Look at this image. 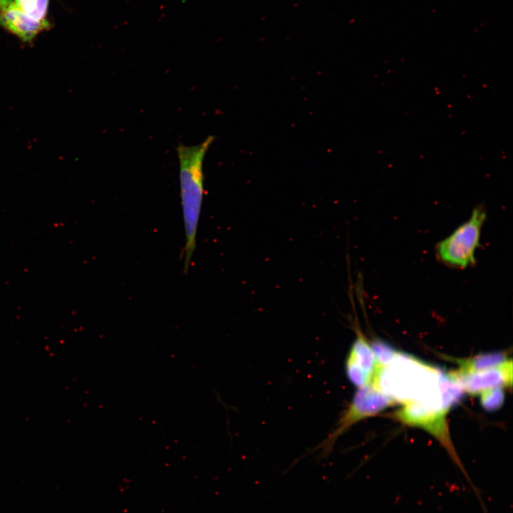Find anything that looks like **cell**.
<instances>
[{
	"mask_svg": "<svg viewBox=\"0 0 513 513\" xmlns=\"http://www.w3.org/2000/svg\"><path fill=\"white\" fill-rule=\"evenodd\" d=\"M0 26L24 43H31L51 27L49 21L38 22L26 15L14 0H0Z\"/></svg>",
	"mask_w": 513,
	"mask_h": 513,
	"instance_id": "7",
	"label": "cell"
},
{
	"mask_svg": "<svg viewBox=\"0 0 513 513\" xmlns=\"http://www.w3.org/2000/svg\"><path fill=\"white\" fill-rule=\"evenodd\" d=\"M505 394L503 387L487 389L480 393V403L487 411H494L504 404Z\"/></svg>",
	"mask_w": 513,
	"mask_h": 513,
	"instance_id": "11",
	"label": "cell"
},
{
	"mask_svg": "<svg viewBox=\"0 0 513 513\" xmlns=\"http://www.w3.org/2000/svg\"><path fill=\"white\" fill-rule=\"evenodd\" d=\"M213 140V136H209L197 145L179 144L177 147L185 232V270L188 269L196 247L197 228L204 193L202 165Z\"/></svg>",
	"mask_w": 513,
	"mask_h": 513,
	"instance_id": "1",
	"label": "cell"
},
{
	"mask_svg": "<svg viewBox=\"0 0 513 513\" xmlns=\"http://www.w3.org/2000/svg\"><path fill=\"white\" fill-rule=\"evenodd\" d=\"M486 217L484 207L477 206L466 222L436 244L435 255L438 261L456 269L473 266Z\"/></svg>",
	"mask_w": 513,
	"mask_h": 513,
	"instance_id": "3",
	"label": "cell"
},
{
	"mask_svg": "<svg viewBox=\"0 0 513 513\" xmlns=\"http://www.w3.org/2000/svg\"><path fill=\"white\" fill-rule=\"evenodd\" d=\"M508 360L507 352L480 353L472 358L458 361L457 374L472 373L497 366Z\"/></svg>",
	"mask_w": 513,
	"mask_h": 513,
	"instance_id": "8",
	"label": "cell"
},
{
	"mask_svg": "<svg viewBox=\"0 0 513 513\" xmlns=\"http://www.w3.org/2000/svg\"><path fill=\"white\" fill-rule=\"evenodd\" d=\"M16 5L28 17L38 22L48 21L49 0H14Z\"/></svg>",
	"mask_w": 513,
	"mask_h": 513,
	"instance_id": "9",
	"label": "cell"
},
{
	"mask_svg": "<svg viewBox=\"0 0 513 513\" xmlns=\"http://www.w3.org/2000/svg\"><path fill=\"white\" fill-rule=\"evenodd\" d=\"M370 343L377 366L380 368L388 366L400 354L393 346L382 340L375 338Z\"/></svg>",
	"mask_w": 513,
	"mask_h": 513,
	"instance_id": "10",
	"label": "cell"
},
{
	"mask_svg": "<svg viewBox=\"0 0 513 513\" xmlns=\"http://www.w3.org/2000/svg\"><path fill=\"white\" fill-rule=\"evenodd\" d=\"M356 337L353 341L346 360V373L348 380L360 388L370 383L376 372L377 366L370 342L356 325Z\"/></svg>",
	"mask_w": 513,
	"mask_h": 513,
	"instance_id": "5",
	"label": "cell"
},
{
	"mask_svg": "<svg viewBox=\"0 0 513 513\" xmlns=\"http://www.w3.org/2000/svg\"><path fill=\"white\" fill-rule=\"evenodd\" d=\"M450 406L443 399L442 392L423 400L405 403L395 417L404 424L421 428L432 434L445 448L452 462L470 483L479 502L482 500L480 489L472 482L452 442L446 415Z\"/></svg>",
	"mask_w": 513,
	"mask_h": 513,
	"instance_id": "2",
	"label": "cell"
},
{
	"mask_svg": "<svg viewBox=\"0 0 513 513\" xmlns=\"http://www.w3.org/2000/svg\"><path fill=\"white\" fill-rule=\"evenodd\" d=\"M394 403L395 401L387 395L374 380L358 388L351 403L342 414L335 428L318 447L322 450L323 455L330 453L337 439L348 428L362 420L376 415Z\"/></svg>",
	"mask_w": 513,
	"mask_h": 513,
	"instance_id": "4",
	"label": "cell"
},
{
	"mask_svg": "<svg viewBox=\"0 0 513 513\" xmlns=\"http://www.w3.org/2000/svg\"><path fill=\"white\" fill-rule=\"evenodd\" d=\"M448 375L461 386L464 392L472 395L495 387L511 388L512 361L508 359L497 366L472 373L461 375L452 371Z\"/></svg>",
	"mask_w": 513,
	"mask_h": 513,
	"instance_id": "6",
	"label": "cell"
}]
</instances>
